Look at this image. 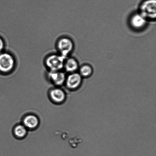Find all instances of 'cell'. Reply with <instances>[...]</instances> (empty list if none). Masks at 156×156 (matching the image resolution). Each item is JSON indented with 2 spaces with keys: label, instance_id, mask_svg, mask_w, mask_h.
<instances>
[{
  "label": "cell",
  "instance_id": "1",
  "mask_svg": "<svg viewBox=\"0 0 156 156\" xmlns=\"http://www.w3.org/2000/svg\"><path fill=\"white\" fill-rule=\"evenodd\" d=\"M139 13L147 20H155L156 0H144L140 4Z\"/></svg>",
  "mask_w": 156,
  "mask_h": 156
},
{
  "label": "cell",
  "instance_id": "2",
  "mask_svg": "<svg viewBox=\"0 0 156 156\" xmlns=\"http://www.w3.org/2000/svg\"><path fill=\"white\" fill-rule=\"evenodd\" d=\"M66 59L60 54L51 55L46 59L45 65L50 71H61L64 68Z\"/></svg>",
  "mask_w": 156,
  "mask_h": 156
},
{
  "label": "cell",
  "instance_id": "3",
  "mask_svg": "<svg viewBox=\"0 0 156 156\" xmlns=\"http://www.w3.org/2000/svg\"><path fill=\"white\" fill-rule=\"evenodd\" d=\"M15 60L12 55L7 52L0 53V72L7 73L14 68Z\"/></svg>",
  "mask_w": 156,
  "mask_h": 156
},
{
  "label": "cell",
  "instance_id": "4",
  "mask_svg": "<svg viewBox=\"0 0 156 156\" xmlns=\"http://www.w3.org/2000/svg\"><path fill=\"white\" fill-rule=\"evenodd\" d=\"M57 47L59 54L66 59L74 50V44L70 38L62 37L58 41Z\"/></svg>",
  "mask_w": 156,
  "mask_h": 156
},
{
  "label": "cell",
  "instance_id": "5",
  "mask_svg": "<svg viewBox=\"0 0 156 156\" xmlns=\"http://www.w3.org/2000/svg\"><path fill=\"white\" fill-rule=\"evenodd\" d=\"M148 21L140 13L134 14L130 19V24L131 27L135 30H141L146 27Z\"/></svg>",
  "mask_w": 156,
  "mask_h": 156
},
{
  "label": "cell",
  "instance_id": "6",
  "mask_svg": "<svg viewBox=\"0 0 156 156\" xmlns=\"http://www.w3.org/2000/svg\"><path fill=\"white\" fill-rule=\"evenodd\" d=\"M82 81V77L78 73H71L66 79V84L69 88L74 89L80 85Z\"/></svg>",
  "mask_w": 156,
  "mask_h": 156
},
{
  "label": "cell",
  "instance_id": "7",
  "mask_svg": "<svg viewBox=\"0 0 156 156\" xmlns=\"http://www.w3.org/2000/svg\"><path fill=\"white\" fill-rule=\"evenodd\" d=\"M48 77L52 82L57 85H62L66 80L65 73L61 71H50Z\"/></svg>",
  "mask_w": 156,
  "mask_h": 156
},
{
  "label": "cell",
  "instance_id": "8",
  "mask_svg": "<svg viewBox=\"0 0 156 156\" xmlns=\"http://www.w3.org/2000/svg\"><path fill=\"white\" fill-rule=\"evenodd\" d=\"M79 68V62L74 58H68L66 59L64 68L67 72L70 73H75Z\"/></svg>",
  "mask_w": 156,
  "mask_h": 156
},
{
  "label": "cell",
  "instance_id": "9",
  "mask_svg": "<svg viewBox=\"0 0 156 156\" xmlns=\"http://www.w3.org/2000/svg\"><path fill=\"white\" fill-rule=\"evenodd\" d=\"M50 96L53 101L56 102L63 101L65 98V94L64 92L59 89H55L52 90Z\"/></svg>",
  "mask_w": 156,
  "mask_h": 156
},
{
  "label": "cell",
  "instance_id": "10",
  "mask_svg": "<svg viewBox=\"0 0 156 156\" xmlns=\"http://www.w3.org/2000/svg\"><path fill=\"white\" fill-rule=\"evenodd\" d=\"M24 123L27 128L33 129L37 126L39 123V120L36 116L30 115L27 116L24 119Z\"/></svg>",
  "mask_w": 156,
  "mask_h": 156
},
{
  "label": "cell",
  "instance_id": "11",
  "mask_svg": "<svg viewBox=\"0 0 156 156\" xmlns=\"http://www.w3.org/2000/svg\"><path fill=\"white\" fill-rule=\"evenodd\" d=\"M93 67L89 64H84L80 67L79 74L82 77H88L93 74Z\"/></svg>",
  "mask_w": 156,
  "mask_h": 156
},
{
  "label": "cell",
  "instance_id": "12",
  "mask_svg": "<svg viewBox=\"0 0 156 156\" xmlns=\"http://www.w3.org/2000/svg\"><path fill=\"white\" fill-rule=\"evenodd\" d=\"M27 131L25 127L20 125L17 126L15 129V133L17 137L21 138L26 135Z\"/></svg>",
  "mask_w": 156,
  "mask_h": 156
},
{
  "label": "cell",
  "instance_id": "13",
  "mask_svg": "<svg viewBox=\"0 0 156 156\" xmlns=\"http://www.w3.org/2000/svg\"><path fill=\"white\" fill-rule=\"evenodd\" d=\"M5 47V43L2 38L0 37V53L2 52Z\"/></svg>",
  "mask_w": 156,
  "mask_h": 156
}]
</instances>
